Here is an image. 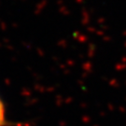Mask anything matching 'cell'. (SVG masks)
Instances as JSON below:
<instances>
[{"instance_id": "obj_1", "label": "cell", "mask_w": 126, "mask_h": 126, "mask_svg": "<svg viewBox=\"0 0 126 126\" xmlns=\"http://www.w3.org/2000/svg\"><path fill=\"white\" fill-rule=\"evenodd\" d=\"M6 125V116H5V107L0 98V126Z\"/></svg>"}]
</instances>
